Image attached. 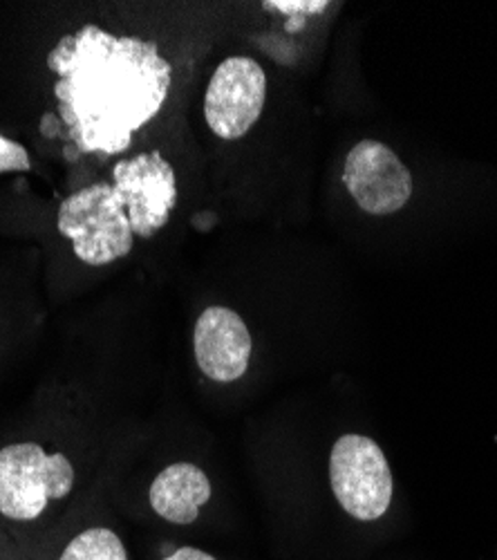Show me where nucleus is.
I'll list each match as a JSON object with an SVG mask.
<instances>
[{
  "instance_id": "f257e3e1",
  "label": "nucleus",
  "mask_w": 497,
  "mask_h": 560,
  "mask_svg": "<svg viewBox=\"0 0 497 560\" xmlns=\"http://www.w3.org/2000/svg\"><path fill=\"white\" fill-rule=\"evenodd\" d=\"M59 119L81 153L119 155L168 97L173 68L157 43L87 23L48 55Z\"/></svg>"
},
{
  "instance_id": "f03ea898",
  "label": "nucleus",
  "mask_w": 497,
  "mask_h": 560,
  "mask_svg": "<svg viewBox=\"0 0 497 560\" xmlns=\"http://www.w3.org/2000/svg\"><path fill=\"white\" fill-rule=\"evenodd\" d=\"M57 226L61 236L72 243L74 256L90 267L126 258L134 245L123 198L108 182L83 186L66 198Z\"/></svg>"
},
{
  "instance_id": "7ed1b4c3",
  "label": "nucleus",
  "mask_w": 497,
  "mask_h": 560,
  "mask_svg": "<svg viewBox=\"0 0 497 560\" xmlns=\"http://www.w3.org/2000/svg\"><path fill=\"white\" fill-rule=\"evenodd\" d=\"M74 466L63 453L36 442H16L0 451V513L14 523H34L48 506L74 489Z\"/></svg>"
},
{
  "instance_id": "20e7f679",
  "label": "nucleus",
  "mask_w": 497,
  "mask_h": 560,
  "mask_svg": "<svg viewBox=\"0 0 497 560\" xmlns=\"http://www.w3.org/2000/svg\"><path fill=\"white\" fill-rule=\"evenodd\" d=\"M330 482L339 504L356 521H377L392 500V471L381 446L366 435H343L330 455Z\"/></svg>"
},
{
  "instance_id": "39448f33",
  "label": "nucleus",
  "mask_w": 497,
  "mask_h": 560,
  "mask_svg": "<svg viewBox=\"0 0 497 560\" xmlns=\"http://www.w3.org/2000/svg\"><path fill=\"white\" fill-rule=\"evenodd\" d=\"M267 102V74L249 57L224 59L204 95V119L213 135L227 142L245 137L260 119Z\"/></svg>"
},
{
  "instance_id": "423d86ee",
  "label": "nucleus",
  "mask_w": 497,
  "mask_h": 560,
  "mask_svg": "<svg viewBox=\"0 0 497 560\" xmlns=\"http://www.w3.org/2000/svg\"><path fill=\"white\" fill-rule=\"evenodd\" d=\"M113 186L123 198L134 236L149 241L168 224L177 205V177L159 151L117 162Z\"/></svg>"
},
{
  "instance_id": "0eeeda50",
  "label": "nucleus",
  "mask_w": 497,
  "mask_h": 560,
  "mask_svg": "<svg viewBox=\"0 0 497 560\" xmlns=\"http://www.w3.org/2000/svg\"><path fill=\"white\" fill-rule=\"evenodd\" d=\"M343 184L352 200L370 215H392L413 196L411 168L377 139H364L347 153Z\"/></svg>"
},
{
  "instance_id": "6e6552de",
  "label": "nucleus",
  "mask_w": 497,
  "mask_h": 560,
  "mask_svg": "<svg viewBox=\"0 0 497 560\" xmlns=\"http://www.w3.org/2000/svg\"><path fill=\"white\" fill-rule=\"evenodd\" d=\"M196 361L211 382H238L251 359V335L247 323L232 307H206L193 330Z\"/></svg>"
},
{
  "instance_id": "1a4fd4ad",
  "label": "nucleus",
  "mask_w": 497,
  "mask_h": 560,
  "mask_svg": "<svg viewBox=\"0 0 497 560\" xmlns=\"http://www.w3.org/2000/svg\"><path fill=\"white\" fill-rule=\"evenodd\" d=\"M211 498V482L200 466L175 462L153 480L149 500L159 518L173 525L196 523L200 506Z\"/></svg>"
},
{
  "instance_id": "9d476101",
  "label": "nucleus",
  "mask_w": 497,
  "mask_h": 560,
  "mask_svg": "<svg viewBox=\"0 0 497 560\" xmlns=\"http://www.w3.org/2000/svg\"><path fill=\"white\" fill-rule=\"evenodd\" d=\"M59 560H128L123 540L108 527H90L76 534Z\"/></svg>"
},
{
  "instance_id": "9b49d317",
  "label": "nucleus",
  "mask_w": 497,
  "mask_h": 560,
  "mask_svg": "<svg viewBox=\"0 0 497 560\" xmlns=\"http://www.w3.org/2000/svg\"><path fill=\"white\" fill-rule=\"evenodd\" d=\"M32 168L29 153L23 144L14 142V139H8L5 135H0V173H25Z\"/></svg>"
},
{
  "instance_id": "f8f14e48",
  "label": "nucleus",
  "mask_w": 497,
  "mask_h": 560,
  "mask_svg": "<svg viewBox=\"0 0 497 560\" xmlns=\"http://www.w3.org/2000/svg\"><path fill=\"white\" fill-rule=\"evenodd\" d=\"M267 8H274V10H281V12H323L328 8V3H276V0H271V3H267Z\"/></svg>"
},
{
  "instance_id": "ddd939ff",
  "label": "nucleus",
  "mask_w": 497,
  "mask_h": 560,
  "mask_svg": "<svg viewBox=\"0 0 497 560\" xmlns=\"http://www.w3.org/2000/svg\"><path fill=\"white\" fill-rule=\"evenodd\" d=\"M164 560H215L211 553L196 549V547H182V549H175L170 556H166Z\"/></svg>"
}]
</instances>
